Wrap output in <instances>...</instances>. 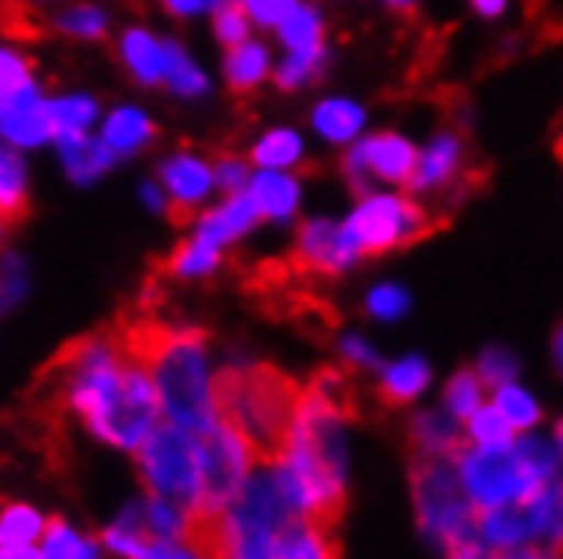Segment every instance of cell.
I'll return each mask as SVG.
<instances>
[{"mask_svg":"<svg viewBox=\"0 0 563 559\" xmlns=\"http://www.w3.org/2000/svg\"><path fill=\"white\" fill-rule=\"evenodd\" d=\"M45 404L75 414L96 441L130 455L143 448L164 417L146 367L123 349L115 329L58 353L45 373Z\"/></svg>","mask_w":563,"mask_h":559,"instance_id":"obj_1","label":"cell"},{"mask_svg":"<svg viewBox=\"0 0 563 559\" xmlns=\"http://www.w3.org/2000/svg\"><path fill=\"white\" fill-rule=\"evenodd\" d=\"M353 393L343 373L323 370L302 387L289 441L272 461L292 508L319 526L340 523L346 505V417Z\"/></svg>","mask_w":563,"mask_h":559,"instance_id":"obj_2","label":"cell"},{"mask_svg":"<svg viewBox=\"0 0 563 559\" xmlns=\"http://www.w3.org/2000/svg\"><path fill=\"white\" fill-rule=\"evenodd\" d=\"M115 333L123 339V349L146 367L170 424L200 437L221 421L205 333L159 323V318H133L115 326Z\"/></svg>","mask_w":563,"mask_h":559,"instance_id":"obj_3","label":"cell"},{"mask_svg":"<svg viewBox=\"0 0 563 559\" xmlns=\"http://www.w3.org/2000/svg\"><path fill=\"white\" fill-rule=\"evenodd\" d=\"M214 393L218 414L245 434L258 461H275L289 441V427L299 411V380L268 364L231 359L214 370Z\"/></svg>","mask_w":563,"mask_h":559,"instance_id":"obj_4","label":"cell"},{"mask_svg":"<svg viewBox=\"0 0 563 559\" xmlns=\"http://www.w3.org/2000/svg\"><path fill=\"white\" fill-rule=\"evenodd\" d=\"M560 455L543 437H516L506 448H462L455 471L462 492L478 512L519 505L553 482Z\"/></svg>","mask_w":563,"mask_h":559,"instance_id":"obj_5","label":"cell"},{"mask_svg":"<svg viewBox=\"0 0 563 559\" xmlns=\"http://www.w3.org/2000/svg\"><path fill=\"white\" fill-rule=\"evenodd\" d=\"M411 489L418 505L421 533L441 552H462L478 546V508L462 492L452 458H421L411 461Z\"/></svg>","mask_w":563,"mask_h":559,"instance_id":"obj_6","label":"cell"},{"mask_svg":"<svg viewBox=\"0 0 563 559\" xmlns=\"http://www.w3.org/2000/svg\"><path fill=\"white\" fill-rule=\"evenodd\" d=\"M136 468L146 495L167 499L187 512H200V455H197V437L170 421L156 424L153 434L136 451Z\"/></svg>","mask_w":563,"mask_h":559,"instance_id":"obj_7","label":"cell"},{"mask_svg":"<svg viewBox=\"0 0 563 559\" xmlns=\"http://www.w3.org/2000/svg\"><path fill=\"white\" fill-rule=\"evenodd\" d=\"M346 234L360 258L384 255L428 234V211L400 193H367L346 221Z\"/></svg>","mask_w":563,"mask_h":559,"instance_id":"obj_8","label":"cell"},{"mask_svg":"<svg viewBox=\"0 0 563 559\" xmlns=\"http://www.w3.org/2000/svg\"><path fill=\"white\" fill-rule=\"evenodd\" d=\"M197 455H200V512H224L228 502L245 485V478L258 465V455L245 441V434L231 427L224 417L197 437Z\"/></svg>","mask_w":563,"mask_h":559,"instance_id":"obj_9","label":"cell"},{"mask_svg":"<svg viewBox=\"0 0 563 559\" xmlns=\"http://www.w3.org/2000/svg\"><path fill=\"white\" fill-rule=\"evenodd\" d=\"M418 164V149L397 133H377L360 139L346 159H343V170L346 180L353 183V190L364 193L374 180L380 183H411Z\"/></svg>","mask_w":563,"mask_h":559,"instance_id":"obj_10","label":"cell"},{"mask_svg":"<svg viewBox=\"0 0 563 559\" xmlns=\"http://www.w3.org/2000/svg\"><path fill=\"white\" fill-rule=\"evenodd\" d=\"M234 556L245 559H340L336 529L319 526L309 518H292L272 536H262L255 543H245Z\"/></svg>","mask_w":563,"mask_h":559,"instance_id":"obj_11","label":"cell"},{"mask_svg":"<svg viewBox=\"0 0 563 559\" xmlns=\"http://www.w3.org/2000/svg\"><path fill=\"white\" fill-rule=\"evenodd\" d=\"M296 261L299 268L316 271V275H343L346 268L360 261V251L350 242L346 224L319 217V221L302 224L299 242H296Z\"/></svg>","mask_w":563,"mask_h":559,"instance_id":"obj_12","label":"cell"},{"mask_svg":"<svg viewBox=\"0 0 563 559\" xmlns=\"http://www.w3.org/2000/svg\"><path fill=\"white\" fill-rule=\"evenodd\" d=\"M159 180H164L167 190V211L177 224L190 221V214L200 208V201L211 193L214 187V170L205 156L197 153H174L170 159H164L159 167Z\"/></svg>","mask_w":563,"mask_h":559,"instance_id":"obj_13","label":"cell"},{"mask_svg":"<svg viewBox=\"0 0 563 559\" xmlns=\"http://www.w3.org/2000/svg\"><path fill=\"white\" fill-rule=\"evenodd\" d=\"M462 167H465V146H462V136L445 130L438 133L421 153H418V164H415V174H411V190L418 193H434V190H449L452 183H459L462 177Z\"/></svg>","mask_w":563,"mask_h":559,"instance_id":"obj_14","label":"cell"},{"mask_svg":"<svg viewBox=\"0 0 563 559\" xmlns=\"http://www.w3.org/2000/svg\"><path fill=\"white\" fill-rule=\"evenodd\" d=\"M0 139L11 143V146H21V149L55 139L48 99H42V92L31 89L18 102H11L8 109H0Z\"/></svg>","mask_w":563,"mask_h":559,"instance_id":"obj_15","label":"cell"},{"mask_svg":"<svg viewBox=\"0 0 563 559\" xmlns=\"http://www.w3.org/2000/svg\"><path fill=\"white\" fill-rule=\"evenodd\" d=\"M258 221L262 217H258V211L252 204L249 190H241V193H228L224 201L218 208H211L208 214H200L194 234L205 237V242H211V245H218V248H224V245L238 242L241 234H249Z\"/></svg>","mask_w":563,"mask_h":559,"instance_id":"obj_16","label":"cell"},{"mask_svg":"<svg viewBox=\"0 0 563 559\" xmlns=\"http://www.w3.org/2000/svg\"><path fill=\"white\" fill-rule=\"evenodd\" d=\"M249 197L265 221H289L302 201V187L286 170H262L249 180Z\"/></svg>","mask_w":563,"mask_h":559,"instance_id":"obj_17","label":"cell"},{"mask_svg":"<svg viewBox=\"0 0 563 559\" xmlns=\"http://www.w3.org/2000/svg\"><path fill=\"white\" fill-rule=\"evenodd\" d=\"M462 421L452 417L445 407L424 411L411 421V451L421 458H452L462 451Z\"/></svg>","mask_w":563,"mask_h":559,"instance_id":"obj_18","label":"cell"},{"mask_svg":"<svg viewBox=\"0 0 563 559\" xmlns=\"http://www.w3.org/2000/svg\"><path fill=\"white\" fill-rule=\"evenodd\" d=\"M119 58L130 68V75L140 86H159L167 78V55H164V42L143 27H130L119 42Z\"/></svg>","mask_w":563,"mask_h":559,"instance_id":"obj_19","label":"cell"},{"mask_svg":"<svg viewBox=\"0 0 563 559\" xmlns=\"http://www.w3.org/2000/svg\"><path fill=\"white\" fill-rule=\"evenodd\" d=\"M428 383H431V367L421 356H405L390 367H380L377 393L387 407H400V404L418 401V396L428 390Z\"/></svg>","mask_w":563,"mask_h":559,"instance_id":"obj_20","label":"cell"},{"mask_svg":"<svg viewBox=\"0 0 563 559\" xmlns=\"http://www.w3.org/2000/svg\"><path fill=\"white\" fill-rule=\"evenodd\" d=\"M58 149H62V164L68 170V177L75 183H92L99 180L109 167L115 153L102 143V139H92L89 133H78V136H62L58 139Z\"/></svg>","mask_w":563,"mask_h":559,"instance_id":"obj_21","label":"cell"},{"mask_svg":"<svg viewBox=\"0 0 563 559\" xmlns=\"http://www.w3.org/2000/svg\"><path fill=\"white\" fill-rule=\"evenodd\" d=\"M153 136H156V126L150 123V115L140 112V109H133V105L115 109L106 119V126H102V143L115 156H133V153H140Z\"/></svg>","mask_w":563,"mask_h":559,"instance_id":"obj_22","label":"cell"},{"mask_svg":"<svg viewBox=\"0 0 563 559\" xmlns=\"http://www.w3.org/2000/svg\"><path fill=\"white\" fill-rule=\"evenodd\" d=\"M364 123H367L364 109L350 99H323L312 109V130L336 146L353 143L360 136V130H364Z\"/></svg>","mask_w":563,"mask_h":559,"instance_id":"obj_23","label":"cell"},{"mask_svg":"<svg viewBox=\"0 0 563 559\" xmlns=\"http://www.w3.org/2000/svg\"><path fill=\"white\" fill-rule=\"evenodd\" d=\"M268 48L258 45V42H241L234 48H228V58H224V78H228V89L245 96L252 89H258L265 78H268Z\"/></svg>","mask_w":563,"mask_h":559,"instance_id":"obj_24","label":"cell"},{"mask_svg":"<svg viewBox=\"0 0 563 559\" xmlns=\"http://www.w3.org/2000/svg\"><path fill=\"white\" fill-rule=\"evenodd\" d=\"M27 211V170L11 143L0 139V214L18 224Z\"/></svg>","mask_w":563,"mask_h":559,"instance_id":"obj_25","label":"cell"},{"mask_svg":"<svg viewBox=\"0 0 563 559\" xmlns=\"http://www.w3.org/2000/svg\"><path fill=\"white\" fill-rule=\"evenodd\" d=\"M102 546L115 559H146L153 543H150V536L140 526V515H136L133 502H126L123 508H119V515L102 529Z\"/></svg>","mask_w":563,"mask_h":559,"instance_id":"obj_26","label":"cell"},{"mask_svg":"<svg viewBox=\"0 0 563 559\" xmlns=\"http://www.w3.org/2000/svg\"><path fill=\"white\" fill-rule=\"evenodd\" d=\"M42 559H102V549L92 536L78 533L65 518H52L42 536Z\"/></svg>","mask_w":563,"mask_h":559,"instance_id":"obj_27","label":"cell"},{"mask_svg":"<svg viewBox=\"0 0 563 559\" xmlns=\"http://www.w3.org/2000/svg\"><path fill=\"white\" fill-rule=\"evenodd\" d=\"M48 518L27 502H8L0 508V546H27L45 536Z\"/></svg>","mask_w":563,"mask_h":559,"instance_id":"obj_28","label":"cell"},{"mask_svg":"<svg viewBox=\"0 0 563 559\" xmlns=\"http://www.w3.org/2000/svg\"><path fill=\"white\" fill-rule=\"evenodd\" d=\"M278 37L289 52H319L323 48V14L299 0V8L278 24Z\"/></svg>","mask_w":563,"mask_h":559,"instance_id":"obj_29","label":"cell"},{"mask_svg":"<svg viewBox=\"0 0 563 559\" xmlns=\"http://www.w3.org/2000/svg\"><path fill=\"white\" fill-rule=\"evenodd\" d=\"M164 55H167V78L164 82L170 86L174 96H180V99L208 96V75L190 62V55L184 52L180 42H164Z\"/></svg>","mask_w":563,"mask_h":559,"instance_id":"obj_30","label":"cell"},{"mask_svg":"<svg viewBox=\"0 0 563 559\" xmlns=\"http://www.w3.org/2000/svg\"><path fill=\"white\" fill-rule=\"evenodd\" d=\"M48 115H52V130L55 139L62 136H78V133H89V126L96 123L99 105L92 96H62L48 102Z\"/></svg>","mask_w":563,"mask_h":559,"instance_id":"obj_31","label":"cell"},{"mask_svg":"<svg viewBox=\"0 0 563 559\" xmlns=\"http://www.w3.org/2000/svg\"><path fill=\"white\" fill-rule=\"evenodd\" d=\"M221 265V248L205 242V237H190V242H184L170 258H167V275H177V278H205L211 271H218Z\"/></svg>","mask_w":563,"mask_h":559,"instance_id":"obj_32","label":"cell"},{"mask_svg":"<svg viewBox=\"0 0 563 559\" xmlns=\"http://www.w3.org/2000/svg\"><path fill=\"white\" fill-rule=\"evenodd\" d=\"M252 159L262 170H289L302 159V139L296 130H272L255 143Z\"/></svg>","mask_w":563,"mask_h":559,"instance_id":"obj_33","label":"cell"},{"mask_svg":"<svg viewBox=\"0 0 563 559\" xmlns=\"http://www.w3.org/2000/svg\"><path fill=\"white\" fill-rule=\"evenodd\" d=\"M465 434L475 448H506L516 441V431L509 427V421L496 411V404H482L468 421H465Z\"/></svg>","mask_w":563,"mask_h":559,"instance_id":"obj_34","label":"cell"},{"mask_svg":"<svg viewBox=\"0 0 563 559\" xmlns=\"http://www.w3.org/2000/svg\"><path fill=\"white\" fill-rule=\"evenodd\" d=\"M327 68V48L319 52H289L282 58V65L275 68V86L286 89V92H296L302 86H312L319 75Z\"/></svg>","mask_w":563,"mask_h":559,"instance_id":"obj_35","label":"cell"},{"mask_svg":"<svg viewBox=\"0 0 563 559\" xmlns=\"http://www.w3.org/2000/svg\"><path fill=\"white\" fill-rule=\"evenodd\" d=\"M493 404L509 421L512 431H533L540 424V404H537V396H530L522 387H516V380L496 387Z\"/></svg>","mask_w":563,"mask_h":559,"instance_id":"obj_36","label":"cell"},{"mask_svg":"<svg viewBox=\"0 0 563 559\" xmlns=\"http://www.w3.org/2000/svg\"><path fill=\"white\" fill-rule=\"evenodd\" d=\"M52 27H55L58 34L75 37V42H96V37L106 34L109 18H106V11L96 8V4H75V8H65L62 14H55Z\"/></svg>","mask_w":563,"mask_h":559,"instance_id":"obj_37","label":"cell"},{"mask_svg":"<svg viewBox=\"0 0 563 559\" xmlns=\"http://www.w3.org/2000/svg\"><path fill=\"white\" fill-rule=\"evenodd\" d=\"M482 401H486V383H482V377L475 370H462L449 380L445 387V411L459 421H468Z\"/></svg>","mask_w":563,"mask_h":559,"instance_id":"obj_38","label":"cell"},{"mask_svg":"<svg viewBox=\"0 0 563 559\" xmlns=\"http://www.w3.org/2000/svg\"><path fill=\"white\" fill-rule=\"evenodd\" d=\"M31 89H34L31 62L21 58L18 52H4V48H0V109H8L11 102H18Z\"/></svg>","mask_w":563,"mask_h":559,"instance_id":"obj_39","label":"cell"},{"mask_svg":"<svg viewBox=\"0 0 563 559\" xmlns=\"http://www.w3.org/2000/svg\"><path fill=\"white\" fill-rule=\"evenodd\" d=\"M249 14L245 8H241V0H218V8H214V34H218V42L224 48H234L241 42H249Z\"/></svg>","mask_w":563,"mask_h":559,"instance_id":"obj_40","label":"cell"},{"mask_svg":"<svg viewBox=\"0 0 563 559\" xmlns=\"http://www.w3.org/2000/svg\"><path fill=\"white\" fill-rule=\"evenodd\" d=\"M408 309H411V295L394 282L374 286L367 295V312L374 318H380V323H394V318L408 315Z\"/></svg>","mask_w":563,"mask_h":559,"instance_id":"obj_41","label":"cell"},{"mask_svg":"<svg viewBox=\"0 0 563 559\" xmlns=\"http://www.w3.org/2000/svg\"><path fill=\"white\" fill-rule=\"evenodd\" d=\"M516 370H519V364H516V356L509 353V349H503V346H493V349H486L478 356V367H475V373L482 377V383L486 387H503V383H512L516 380Z\"/></svg>","mask_w":563,"mask_h":559,"instance_id":"obj_42","label":"cell"},{"mask_svg":"<svg viewBox=\"0 0 563 559\" xmlns=\"http://www.w3.org/2000/svg\"><path fill=\"white\" fill-rule=\"evenodd\" d=\"M241 8H245L252 24L278 27L282 21H286L299 8V0H241Z\"/></svg>","mask_w":563,"mask_h":559,"instance_id":"obj_43","label":"cell"},{"mask_svg":"<svg viewBox=\"0 0 563 559\" xmlns=\"http://www.w3.org/2000/svg\"><path fill=\"white\" fill-rule=\"evenodd\" d=\"M340 353H343V364L350 370H380V356H377V349L367 339L343 336L340 339Z\"/></svg>","mask_w":563,"mask_h":559,"instance_id":"obj_44","label":"cell"},{"mask_svg":"<svg viewBox=\"0 0 563 559\" xmlns=\"http://www.w3.org/2000/svg\"><path fill=\"white\" fill-rule=\"evenodd\" d=\"M21 295H24V268L18 265V258H4V265H0V312L11 309Z\"/></svg>","mask_w":563,"mask_h":559,"instance_id":"obj_45","label":"cell"},{"mask_svg":"<svg viewBox=\"0 0 563 559\" xmlns=\"http://www.w3.org/2000/svg\"><path fill=\"white\" fill-rule=\"evenodd\" d=\"M214 180L218 187H224L228 193H241V190H249V167H245V159H238V156H224L221 164L214 167Z\"/></svg>","mask_w":563,"mask_h":559,"instance_id":"obj_46","label":"cell"},{"mask_svg":"<svg viewBox=\"0 0 563 559\" xmlns=\"http://www.w3.org/2000/svg\"><path fill=\"white\" fill-rule=\"evenodd\" d=\"M146 559H208L194 543H153Z\"/></svg>","mask_w":563,"mask_h":559,"instance_id":"obj_47","label":"cell"},{"mask_svg":"<svg viewBox=\"0 0 563 559\" xmlns=\"http://www.w3.org/2000/svg\"><path fill=\"white\" fill-rule=\"evenodd\" d=\"M174 18H194V14H205V11H214L218 0H159Z\"/></svg>","mask_w":563,"mask_h":559,"instance_id":"obj_48","label":"cell"},{"mask_svg":"<svg viewBox=\"0 0 563 559\" xmlns=\"http://www.w3.org/2000/svg\"><path fill=\"white\" fill-rule=\"evenodd\" d=\"M468 4H472V11L475 14H482V18H499L503 11H506V4H509V0H468Z\"/></svg>","mask_w":563,"mask_h":559,"instance_id":"obj_49","label":"cell"},{"mask_svg":"<svg viewBox=\"0 0 563 559\" xmlns=\"http://www.w3.org/2000/svg\"><path fill=\"white\" fill-rule=\"evenodd\" d=\"M0 559H42V549L34 543L27 546H0Z\"/></svg>","mask_w":563,"mask_h":559,"instance_id":"obj_50","label":"cell"},{"mask_svg":"<svg viewBox=\"0 0 563 559\" xmlns=\"http://www.w3.org/2000/svg\"><path fill=\"white\" fill-rule=\"evenodd\" d=\"M506 559H563L556 549H516V552H509Z\"/></svg>","mask_w":563,"mask_h":559,"instance_id":"obj_51","label":"cell"},{"mask_svg":"<svg viewBox=\"0 0 563 559\" xmlns=\"http://www.w3.org/2000/svg\"><path fill=\"white\" fill-rule=\"evenodd\" d=\"M449 559H506L503 552H493V549H486V546H468V549H462V552H455V556H449Z\"/></svg>","mask_w":563,"mask_h":559,"instance_id":"obj_52","label":"cell"},{"mask_svg":"<svg viewBox=\"0 0 563 559\" xmlns=\"http://www.w3.org/2000/svg\"><path fill=\"white\" fill-rule=\"evenodd\" d=\"M553 364H556V370L563 373V326H560L556 336H553Z\"/></svg>","mask_w":563,"mask_h":559,"instance_id":"obj_53","label":"cell"},{"mask_svg":"<svg viewBox=\"0 0 563 559\" xmlns=\"http://www.w3.org/2000/svg\"><path fill=\"white\" fill-rule=\"evenodd\" d=\"M387 4H390L394 11H411V8L418 4V0H387Z\"/></svg>","mask_w":563,"mask_h":559,"instance_id":"obj_54","label":"cell"},{"mask_svg":"<svg viewBox=\"0 0 563 559\" xmlns=\"http://www.w3.org/2000/svg\"><path fill=\"white\" fill-rule=\"evenodd\" d=\"M556 455L563 458V421L556 424Z\"/></svg>","mask_w":563,"mask_h":559,"instance_id":"obj_55","label":"cell"},{"mask_svg":"<svg viewBox=\"0 0 563 559\" xmlns=\"http://www.w3.org/2000/svg\"><path fill=\"white\" fill-rule=\"evenodd\" d=\"M24 4H31V8L37 11V8H42V4H52V0H24Z\"/></svg>","mask_w":563,"mask_h":559,"instance_id":"obj_56","label":"cell"},{"mask_svg":"<svg viewBox=\"0 0 563 559\" xmlns=\"http://www.w3.org/2000/svg\"><path fill=\"white\" fill-rule=\"evenodd\" d=\"M560 159H563V136H560Z\"/></svg>","mask_w":563,"mask_h":559,"instance_id":"obj_57","label":"cell"},{"mask_svg":"<svg viewBox=\"0 0 563 559\" xmlns=\"http://www.w3.org/2000/svg\"><path fill=\"white\" fill-rule=\"evenodd\" d=\"M560 556H563V552H560Z\"/></svg>","mask_w":563,"mask_h":559,"instance_id":"obj_58","label":"cell"}]
</instances>
